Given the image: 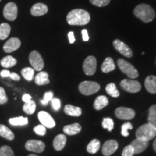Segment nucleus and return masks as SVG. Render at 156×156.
<instances>
[{
    "instance_id": "1",
    "label": "nucleus",
    "mask_w": 156,
    "mask_h": 156,
    "mask_svg": "<svg viewBox=\"0 0 156 156\" xmlns=\"http://www.w3.org/2000/svg\"><path fill=\"white\" fill-rule=\"evenodd\" d=\"M67 21L70 25H85L90 21V15L85 9H75L68 13Z\"/></svg>"
},
{
    "instance_id": "2",
    "label": "nucleus",
    "mask_w": 156,
    "mask_h": 156,
    "mask_svg": "<svg viewBox=\"0 0 156 156\" xmlns=\"http://www.w3.org/2000/svg\"><path fill=\"white\" fill-rule=\"evenodd\" d=\"M135 16L143 21L144 23H150L155 17V10L147 4H141L137 5L134 9Z\"/></svg>"
},
{
    "instance_id": "3",
    "label": "nucleus",
    "mask_w": 156,
    "mask_h": 156,
    "mask_svg": "<svg viewBox=\"0 0 156 156\" xmlns=\"http://www.w3.org/2000/svg\"><path fill=\"white\" fill-rule=\"evenodd\" d=\"M156 135V127L147 124H143L136 130V136L137 139L144 140V141H148L153 139Z\"/></svg>"
},
{
    "instance_id": "4",
    "label": "nucleus",
    "mask_w": 156,
    "mask_h": 156,
    "mask_svg": "<svg viewBox=\"0 0 156 156\" xmlns=\"http://www.w3.org/2000/svg\"><path fill=\"white\" fill-rule=\"evenodd\" d=\"M117 64H118V67L121 71L131 79H135L139 76V73H138L137 70L135 69V67L132 64L126 62V60L119 58L117 62Z\"/></svg>"
},
{
    "instance_id": "5",
    "label": "nucleus",
    "mask_w": 156,
    "mask_h": 156,
    "mask_svg": "<svg viewBox=\"0 0 156 156\" xmlns=\"http://www.w3.org/2000/svg\"><path fill=\"white\" fill-rule=\"evenodd\" d=\"M100 88V85L93 81H84L79 85L80 92L85 95H90L96 93Z\"/></svg>"
},
{
    "instance_id": "6",
    "label": "nucleus",
    "mask_w": 156,
    "mask_h": 156,
    "mask_svg": "<svg viewBox=\"0 0 156 156\" xmlns=\"http://www.w3.org/2000/svg\"><path fill=\"white\" fill-rule=\"evenodd\" d=\"M120 86L126 92L136 93L140 92L141 90V85L138 81L134 80L124 79L121 81Z\"/></svg>"
},
{
    "instance_id": "7",
    "label": "nucleus",
    "mask_w": 156,
    "mask_h": 156,
    "mask_svg": "<svg viewBox=\"0 0 156 156\" xmlns=\"http://www.w3.org/2000/svg\"><path fill=\"white\" fill-rule=\"evenodd\" d=\"M29 62L33 69L36 71H41L44 67V62L41 55L37 51H33L29 54Z\"/></svg>"
},
{
    "instance_id": "8",
    "label": "nucleus",
    "mask_w": 156,
    "mask_h": 156,
    "mask_svg": "<svg viewBox=\"0 0 156 156\" xmlns=\"http://www.w3.org/2000/svg\"><path fill=\"white\" fill-rule=\"evenodd\" d=\"M97 61L93 56H89L83 62V70L86 75H93L96 72Z\"/></svg>"
},
{
    "instance_id": "9",
    "label": "nucleus",
    "mask_w": 156,
    "mask_h": 156,
    "mask_svg": "<svg viewBox=\"0 0 156 156\" xmlns=\"http://www.w3.org/2000/svg\"><path fill=\"white\" fill-rule=\"evenodd\" d=\"M113 46L117 51L119 52L121 54L126 57L130 58L133 56V52L131 48L121 40H119V39L114 40L113 42Z\"/></svg>"
},
{
    "instance_id": "10",
    "label": "nucleus",
    "mask_w": 156,
    "mask_h": 156,
    "mask_svg": "<svg viewBox=\"0 0 156 156\" xmlns=\"http://www.w3.org/2000/svg\"><path fill=\"white\" fill-rule=\"evenodd\" d=\"M17 7L14 2H9L4 8L3 15L5 19L9 21H14L17 17Z\"/></svg>"
},
{
    "instance_id": "11",
    "label": "nucleus",
    "mask_w": 156,
    "mask_h": 156,
    "mask_svg": "<svg viewBox=\"0 0 156 156\" xmlns=\"http://www.w3.org/2000/svg\"><path fill=\"white\" fill-rule=\"evenodd\" d=\"M115 114L117 118L123 120L132 119L135 116V112L133 109L126 107H119L115 111Z\"/></svg>"
},
{
    "instance_id": "12",
    "label": "nucleus",
    "mask_w": 156,
    "mask_h": 156,
    "mask_svg": "<svg viewBox=\"0 0 156 156\" xmlns=\"http://www.w3.org/2000/svg\"><path fill=\"white\" fill-rule=\"evenodd\" d=\"M25 147L27 151L41 153L45 150V144L41 140H30L25 143Z\"/></svg>"
},
{
    "instance_id": "13",
    "label": "nucleus",
    "mask_w": 156,
    "mask_h": 156,
    "mask_svg": "<svg viewBox=\"0 0 156 156\" xmlns=\"http://www.w3.org/2000/svg\"><path fill=\"white\" fill-rule=\"evenodd\" d=\"M38 119L42 125L47 128H53L55 126L56 123L52 116L46 112H40L38 114Z\"/></svg>"
},
{
    "instance_id": "14",
    "label": "nucleus",
    "mask_w": 156,
    "mask_h": 156,
    "mask_svg": "<svg viewBox=\"0 0 156 156\" xmlns=\"http://www.w3.org/2000/svg\"><path fill=\"white\" fill-rule=\"evenodd\" d=\"M119 144L116 140H108L104 143L102 147V153L105 156H109L112 155L118 149Z\"/></svg>"
},
{
    "instance_id": "15",
    "label": "nucleus",
    "mask_w": 156,
    "mask_h": 156,
    "mask_svg": "<svg viewBox=\"0 0 156 156\" xmlns=\"http://www.w3.org/2000/svg\"><path fill=\"white\" fill-rule=\"evenodd\" d=\"M21 46V41L17 38H11L4 45L3 49L6 53H11L18 49Z\"/></svg>"
},
{
    "instance_id": "16",
    "label": "nucleus",
    "mask_w": 156,
    "mask_h": 156,
    "mask_svg": "<svg viewBox=\"0 0 156 156\" xmlns=\"http://www.w3.org/2000/svg\"><path fill=\"white\" fill-rule=\"evenodd\" d=\"M132 147H133L134 153V154H140L145 151L146 148L149 145V142L148 141H144V140L137 139L134 140L133 142H132L131 145Z\"/></svg>"
},
{
    "instance_id": "17",
    "label": "nucleus",
    "mask_w": 156,
    "mask_h": 156,
    "mask_svg": "<svg viewBox=\"0 0 156 156\" xmlns=\"http://www.w3.org/2000/svg\"><path fill=\"white\" fill-rule=\"evenodd\" d=\"M48 12V7L43 3H37L31 7L30 13L35 17L42 16Z\"/></svg>"
},
{
    "instance_id": "18",
    "label": "nucleus",
    "mask_w": 156,
    "mask_h": 156,
    "mask_svg": "<svg viewBox=\"0 0 156 156\" xmlns=\"http://www.w3.org/2000/svg\"><path fill=\"white\" fill-rule=\"evenodd\" d=\"M145 86L147 92L152 94L156 93V77L154 75H150L146 77Z\"/></svg>"
},
{
    "instance_id": "19",
    "label": "nucleus",
    "mask_w": 156,
    "mask_h": 156,
    "mask_svg": "<svg viewBox=\"0 0 156 156\" xmlns=\"http://www.w3.org/2000/svg\"><path fill=\"white\" fill-rule=\"evenodd\" d=\"M67 142V137L64 134H58L54 140V147L56 151H60L64 147Z\"/></svg>"
},
{
    "instance_id": "20",
    "label": "nucleus",
    "mask_w": 156,
    "mask_h": 156,
    "mask_svg": "<svg viewBox=\"0 0 156 156\" xmlns=\"http://www.w3.org/2000/svg\"><path fill=\"white\" fill-rule=\"evenodd\" d=\"M81 129V126L78 123H75V124L67 125L64 126L63 128L64 132L68 134V135H75V134H77L80 132Z\"/></svg>"
},
{
    "instance_id": "21",
    "label": "nucleus",
    "mask_w": 156,
    "mask_h": 156,
    "mask_svg": "<svg viewBox=\"0 0 156 156\" xmlns=\"http://www.w3.org/2000/svg\"><path fill=\"white\" fill-rule=\"evenodd\" d=\"M115 68H116V65H115L113 58L111 57L106 58L101 66V70L104 73H108L110 72L114 71Z\"/></svg>"
},
{
    "instance_id": "22",
    "label": "nucleus",
    "mask_w": 156,
    "mask_h": 156,
    "mask_svg": "<svg viewBox=\"0 0 156 156\" xmlns=\"http://www.w3.org/2000/svg\"><path fill=\"white\" fill-rule=\"evenodd\" d=\"M108 104V100L107 97L104 96V95H100V96L97 97L95 99L94 104H93V107L95 110L99 111L105 108Z\"/></svg>"
},
{
    "instance_id": "23",
    "label": "nucleus",
    "mask_w": 156,
    "mask_h": 156,
    "mask_svg": "<svg viewBox=\"0 0 156 156\" xmlns=\"http://www.w3.org/2000/svg\"><path fill=\"white\" fill-rule=\"evenodd\" d=\"M64 113L71 116H80L82 114V110L80 107L74 106L72 105H66L64 108Z\"/></svg>"
},
{
    "instance_id": "24",
    "label": "nucleus",
    "mask_w": 156,
    "mask_h": 156,
    "mask_svg": "<svg viewBox=\"0 0 156 156\" xmlns=\"http://www.w3.org/2000/svg\"><path fill=\"white\" fill-rule=\"evenodd\" d=\"M35 83L38 85H48L49 83L48 74L46 72H41L35 77Z\"/></svg>"
},
{
    "instance_id": "25",
    "label": "nucleus",
    "mask_w": 156,
    "mask_h": 156,
    "mask_svg": "<svg viewBox=\"0 0 156 156\" xmlns=\"http://www.w3.org/2000/svg\"><path fill=\"white\" fill-rule=\"evenodd\" d=\"M0 136L9 141H12L15 138L14 133L7 126L3 124H0Z\"/></svg>"
},
{
    "instance_id": "26",
    "label": "nucleus",
    "mask_w": 156,
    "mask_h": 156,
    "mask_svg": "<svg viewBox=\"0 0 156 156\" xmlns=\"http://www.w3.org/2000/svg\"><path fill=\"white\" fill-rule=\"evenodd\" d=\"M0 64L3 67L9 68L13 67L17 64V60L13 56H7L2 58V59L0 62Z\"/></svg>"
},
{
    "instance_id": "27",
    "label": "nucleus",
    "mask_w": 156,
    "mask_h": 156,
    "mask_svg": "<svg viewBox=\"0 0 156 156\" xmlns=\"http://www.w3.org/2000/svg\"><path fill=\"white\" fill-rule=\"evenodd\" d=\"M101 147V142L98 140H93L87 146V151L90 154H95L99 151Z\"/></svg>"
},
{
    "instance_id": "28",
    "label": "nucleus",
    "mask_w": 156,
    "mask_h": 156,
    "mask_svg": "<svg viewBox=\"0 0 156 156\" xmlns=\"http://www.w3.org/2000/svg\"><path fill=\"white\" fill-rule=\"evenodd\" d=\"M11 27L8 23H2L0 25V40H5L10 34Z\"/></svg>"
},
{
    "instance_id": "29",
    "label": "nucleus",
    "mask_w": 156,
    "mask_h": 156,
    "mask_svg": "<svg viewBox=\"0 0 156 156\" xmlns=\"http://www.w3.org/2000/svg\"><path fill=\"white\" fill-rule=\"evenodd\" d=\"M9 122L12 126H25L28 124V119L26 117L19 116L10 119Z\"/></svg>"
},
{
    "instance_id": "30",
    "label": "nucleus",
    "mask_w": 156,
    "mask_h": 156,
    "mask_svg": "<svg viewBox=\"0 0 156 156\" xmlns=\"http://www.w3.org/2000/svg\"><path fill=\"white\" fill-rule=\"evenodd\" d=\"M106 91L109 95H111L112 97L117 98L119 96L120 93L119 92V90L116 88V85L114 83H109L106 85Z\"/></svg>"
},
{
    "instance_id": "31",
    "label": "nucleus",
    "mask_w": 156,
    "mask_h": 156,
    "mask_svg": "<svg viewBox=\"0 0 156 156\" xmlns=\"http://www.w3.org/2000/svg\"><path fill=\"white\" fill-rule=\"evenodd\" d=\"M148 123L156 127V105H153L149 109Z\"/></svg>"
},
{
    "instance_id": "32",
    "label": "nucleus",
    "mask_w": 156,
    "mask_h": 156,
    "mask_svg": "<svg viewBox=\"0 0 156 156\" xmlns=\"http://www.w3.org/2000/svg\"><path fill=\"white\" fill-rule=\"evenodd\" d=\"M36 103H35L34 101L30 100V101H28V102L25 103L24 106L23 107V109L27 114L30 115V114H33L35 112V111H36Z\"/></svg>"
},
{
    "instance_id": "33",
    "label": "nucleus",
    "mask_w": 156,
    "mask_h": 156,
    "mask_svg": "<svg viewBox=\"0 0 156 156\" xmlns=\"http://www.w3.org/2000/svg\"><path fill=\"white\" fill-rule=\"evenodd\" d=\"M23 77L25 78L26 80L31 81L34 79V69L31 67H25L21 71Z\"/></svg>"
},
{
    "instance_id": "34",
    "label": "nucleus",
    "mask_w": 156,
    "mask_h": 156,
    "mask_svg": "<svg viewBox=\"0 0 156 156\" xmlns=\"http://www.w3.org/2000/svg\"><path fill=\"white\" fill-rule=\"evenodd\" d=\"M102 126L104 129H107L109 132H112L114 126V121L111 118H104L102 122Z\"/></svg>"
},
{
    "instance_id": "35",
    "label": "nucleus",
    "mask_w": 156,
    "mask_h": 156,
    "mask_svg": "<svg viewBox=\"0 0 156 156\" xmlns=\"http://www.w3.org/2000/svg\"><path fill=\"white\" fill-rule=\"evenodd\" d=\"M0 156H15L13 151L9 146L4 145L0 147Z\"/></svg>"
},
{
    "instance_id": "36",
    "label": "nucleus",
    "mask_w": 156,
    "mask_h": 156,
    "mask_svg": "<svg viewBox=\"0 0 156 156\" xmlns=\"http://www.w3.org/2000/svg\"><path fill=\"white\" fill-rule=\"evenodd\" d=\"M133 126H132V124L130 122H126L122 126V135L124 136H128L129 134V130L132 129Z\"/></svg>"
},
{
    "instance_id": "37",
    "label": "nucleus",
    "mask_w": 156,
    "mask_h": 156,
    "mask_svg": "<svg viewBox=\"0 0 156 156\" xmlns=\"http://www.w3.org/2000/svg\"><path fill=\"white\" fill-rule=\"evenodd\" d=\"M91 4L96 7H105L110 3L111 0H90Z\"/></svg>"
},
{
    "instance_id": "38",
    "label": "nucleus",
    "mask_w": 156,
    "mask_h": 156,
    "mask_svg": "<svg viewBox=\"0 0 156 156\" xmlns=\"http://www.w3.org/2000/svg\"><path fill=\"white\" fill-rule=\"evenodd\" d=\"M53 96L54 94L52 92H46L44 95V98L41 101V103L44 106H46L48 103V102L52 100Z\"/></svg>"
},
{
    "instance_id": "39",
    "label": "nucleus",
    "mask_w": 156,
    "mask_h": 156,
    "mask_svg": "<svg viewBox=\"0 0 156 156\" xmlns=\"http://www.w3.org/2000/svg\"><path fill=\"white\" fill-rule=\"evenodd\" d=\"M34 131L35 132V133L38 134V135L44 136L46 133V128L44 125H42V124H40V125L35 126Z\"/></svg>"
},
{
    "instance_id": "40",
    "label": "nucleus",
    "mask_w": 156,
    "mask_h": 156,
    "mask_svg": "<svg viewBox=\"0 0 156 156\" xmlns=\"http://www.w3.org/2000/svg\"><path fill=\"white\" fill-rule=\"evenodd\" d=\"M134 155L133 147L131 145H127L124 148L122 152V156H133Z\"/></svg>"
},
{
    "instance_id": "41",
    "label": "nucleus",
    "mask_w": 156,
    "mask_h": 156,
    "mask_svg": "<svg viewBox=\"0 0 156 156\" xmlns=\"http://www.w3.org/2000/svg\"><path fill=\"white\" fill-rule=\"evenodd\" d=\"M8 101V98L7 96L5 89L0 87V104H5Z\"/></svg>"
},
{
    "instance_id": "42",
    "label": "nucleus",
    "mask_w": 156,
    "mask_h": 156,
    "mask_svg": "<svg viewBox=\"0 0 156 156\" xmlns=\"http://www.w3.org/2000/svg\"><path fill=\"white\" fill-rule=\"evenodd\" d=\"M51 101V104H52V107L55 111H58V109L60 108L61 107V101L59 100L58 98H53Z\"/></svg>"
},
{
    "instance_id": "43",
    "label": "nucleus",
    "mask_w": 156,
    "mask_h": 156,
    "mask_svg": "<svg viewBox=\"0 0 156 156\" xmlns=\"http://www.w3.org/2000/svg\"><path fill=\"white\" fill-rule=\"evenodd\" d=\"M82 35H83V39L84 41H87L89 40L88 33H87L86 29H84V30H82Z\"/></svg>"
},
{
    "instance_id": "44",
    "label": "nucleus",
    "mask_w": 156,
    "mask_h": 156,
    "mask_svg": "<svg viewBox=\"0 0 156 156\" xmlns=\"http://www.w3.org/2000/svg\"><path fill=\"white\" fill-rule=\"evenodd\" d=\"M9 77H10L12 80H15V81H19L20 80V76L15 73H10Z\"/></svg>"
},
{
    "instance_id": "45",
    "label": "nucleus",
    "mask_w": 156,
    "mask_h": 156,
    "mask_svg": "<svg viewBox=\"0 0 156 156\" xmlns=\"http://www.w3.org/2000/svg\"><path fill=\"white\" fill-rule=\"evenodd\" d=\"M68 38H69V41L70 44H73L75 41V36H74V33L73 32H69L68 34Z\"/></svg>"
},
{
    "instance_id": "46",
    "label": "nucleus",
    "mask_w": 156,
    "mask_h": 156,
    "mask_svg": "<svg viewBox=\"0 0 156 156\" xmlns=\"http://www.w3.org/2000/svg\"><path fill=\"white\" fill-rule=\"evenodd\" d=\"M0 75H1L2 77H9V75H10V73H9V70L4 69L1 72V73H0Z\"/></svg>"
},
{
    "instance_id": "47",
    "label": "nucleus",
    "mask_w": 156,
    "mask_h": 156,
    "mask_svg": "<svg viewBox=\"0 0 156 156\" xmlns=\"http://www.w3.org/2000/svg\"><path fill=\"white\" fill-rule=\"evenodd\" d=\"M31 98H31L30 95L28 94H25L22 98L23 101H24L25 103H27V102H28V101H30V100H32Z\"/></svg>"
},
{
    "instance_id": "48",
    "label": "nucleus",
    "mask_w": 156,
    "mask_h": 156,
    "mask_svg": "<svg viewBox=\"0 0 156 156\" xmlns=\"http://www.w3.org/2000/svg\"><path fill=\"white\" fill-rule=\"evenodd\" d=\"M153 149L156 153V139L155 140V141H154V142H153Z\"/></svg>"
},
{
    "instance_id": "49",
    "label": "nucleus",
    "mask_w": 156,
    "mask_h": 156,
    "mask_svg": "<svg viewBox=\"0 0 156 156\" xmlns=\"http://www.w3.org/2000/svg\"><path fill=\"white\" fill-rule=\"evenodd\" d=\"M28 156H38V155H34V154H30V155H29Z\"/></svg>"
},
{
    "instance_id": "50",
    "label": "nucleus",
    "mask_w": 156,
    "mask_h": 156,
    "mask_svg": "<svg viewBox=\"0 0 156 156\" xmlns=\"http://www.w3.org/2000/svg\"><path fill=\"white\" fill-rule=\"evenodd\" d=\"M2 1V0H0V2H1Z\"/></svg>"
}]
</instances>
